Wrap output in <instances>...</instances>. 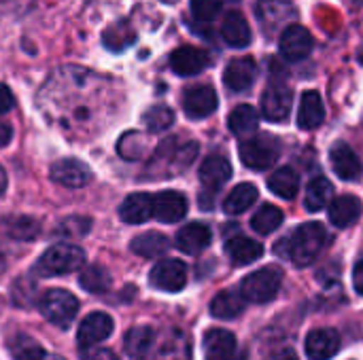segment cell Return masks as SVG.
I'll list each match as a JSON object with an SVG mask.
<instances>
[{
    "instance_id": "6da1fadb",
    "label": "cell",
    "mask_w": 363,
    "mask_h": 360,
    "mask_svg": "<svg viewBox=\"0 0 363 360\" xmlns=\"http://www.w3.org/2000/svg\"><path fill=\"white\" fill-rule=\"evenodd\" d=\"M104 79L87 68H60L38 93V108L47 123L66 136L87 140L98 119V95Z\"/></svg>"
},
{
    "instance_id": "7a4b0ae2",
    "label": "cell",
    "mask_w": 363,
    "mask_h": 360,
    "mask_svg": "<svg viewBox=\"0 0 363 360\" xmlns=\"http://www.w3.org/2000/svg\"><path fill=\"white\" fill-rule=\"evenodd\" d=\"M328 244V231L321 223L300 225L287 240L277 244V252L296 263L298 267L311 265Z\"/></svg>"
},
{
    "instance_id": "3957f363",
    "label": "cell",
    "mask_w": 363,
    "mask_h": 360,
    "mask_svg": "<svg viewBox=\"0 0 363 360\" xmlns=\"http://www.w3.org/2000/svg\"><path fill=\"white\" fill-rule=\"evenodd\" d=\"M85 263V252L74 244H55L43 252V257L34 265V274L40 278L66 276L81 269Z\"/></svg>"
},
{
    "instance_id": "277c9868",
    "label": "cell",
    "mask_w": 363,
    "mask_h": 360,
    "mask_svg": "<svg viewBox=\"0 0 363 360\" xmlns=\"http://www.w3.org/2000/svg\"><path fill=\"white\" fill-rule=\"evenodd\" d=\"M240 161L251 170H268L281 155V144L272 134H257L238 144Z\"/></svg>"
},
{
    "instance_id": "5b68a950",
    "label": "cell",
    "mask_w": 363,
    "mask_h": 360,
    "mask_svg": "<svg viewBox=\"0 0 363 360\" xmlns=\"http://www.w3.org/2000/svg\"><path fill=\"white\" fill-rule=\"evenodd\" d=\"M283 274L277 267H262L240 282V295L251 303H268L281 291Z\"/></svg>"
},
{
    "instance_id": "8992f818",
    "label": "cell",
    "mask_w": 363,
    "mask_h": 360,
    "mask_svg": "<svg viewBox=\"0 0 363 360\" xmlns=\"http://www.w3.org/2000/svg\"><path fill=\"white\" fill-rule=\"evenodd\" d=\"M40 314L55 327L60 329H68L79 312V301L74 299V295H70L68 291L62 289H51L47 291L40 301H38Z\"/></svg>"
},
{
    "instance_id": "52a82bcc",
    "label": "cell",
    "mask_w": 363,
    "mask_h": 360,
    "mask_svg": "<svg viewBox=\"0 0 363 360\" xmlns=\"http://www.w3.org/2000/svg\"><path fill=\"white\" fill-rule=\"evenodd\" d=\"M149 282L153 289L164 291V293H179L185 289L187 284V267L183 261L179 259H164L160 261L151 274H149Z\"/></svg>"
},
{
    "instance_id": "ba28073f",
    "label": "cell",
    "mask_w": 363,
    "mask_h": 360,
    "mask_svg": "<svg viewBox=\"0 0 363 360\" xmlns=\"http://www.w3.org/2000/svg\"><path fill=\"white\" fill-rule=\"evenodd\" d=\"M279 49L283 53L285 59L289 62H302L311 55L313 51V36L311 32L300 25V23H291L283 30L281 40H279Z\"/></svg>"
},
{
    "instance_id": "9c48e42d",
    "label": "cell",
    "mask_w": 363,
    "mask_h": 360,
    "mask_svg": "<svg viewBox=\"0 0 363 360\" xmlns=\"http://www.w3.org/2000/svg\"><path fill=\"white\" fill-rule=\"evenodd\" d=\"M217 91L208 85L189 87L183 93V110L189 119H206L217 110Z\"/></svg>"
},
{
    "instance_id": "30bf717a",
    "label": "cell",
    "mask_w": 363,
    "mask_h": 360,
    "mask_svg": "<svg viewBox=\"0 0 363 360\" xmlns=\"http://www.w3.org/2000/svg\"><path fill=\"white\" fill-rule=\"evenodd\" d=\"M294 106V93L285 85H272L262 95V115L264 119L279 123L285 121Z\"/></svg>"
},
{
    "instance_id": "8fae6325",
    "label": "cell",
    "mask_w": 363,
    "mask_h": 360,
    "mask_svg": "<svg viewBox=\"0 0 363 360\" xmlns=\"http://www.w3.org/2000/svg\"><path fill=\"white\" fill-rule=\"evenodd\" d=\"M49 176L53 182L68 187V189H81L91 180L89 168L79 159H60L49 168Z\"/></svg>"
},
{
    "instance_id": "7c38bea8",
    "label": "cell",
    "mask_w": 363,
    "mask_h": 360,
    "mask_svg": "<svg viewBox=\"0 0 363 360\" xmlns=\"http://www.w3.org/2000/svg\"><path fill=\"white\" fill-rule=\"evenodd\" d=\"M206 360H245L238 352V342L234 333L225 329H211L204 335Z\"/></svg>"
},
{
    "instance_id": "4fadbf2b",
    "label": "cell",
    "mask_w": 363,
    "mask_h": 360,
    "mask_svg": "<svg viewBox=\"0 0 363 360\" xmlns=\"http://www.w3.org/2000/svg\"><path fill=\"white\" fill-rule=\"evenodd\" d=\"M187 214V199L179 191H162L153 195V219L172 225L183 221Z\"/></svg>"
},
{
    "instance_id": "5bb4252c",
    "label": "cell",
    "mask_w": 363,
    "mask_h": 360,
    "mask_svg": "<svg viewBox=\"0 0 363 360\" xmlns=\"http://www.w3.org/2000/svg\"><path fill=\"white\" fill-rule=\"evenodd\" d=\"M257 17L266 32H279L296 17V8L289 0H259Z\"/></svg>"
},
{
    "instance_id": "9a60e30c",
    "label": "cell",
    "mask_w": 363,
    "mask_h": 360,
    "mask_svg": "<svg viewBox=\"0 0 363 360\" xmlns=\"http://www.w3.org/2000/svg\"><path fill=\"white\" fill-rule=\"evenodd\" d=\"M206 66H208V55H206V51H202L198 47L183 45V47H179V49H174L170 53V68L179 76L200 74Z\"/></svg>"
},
{
    "instance_id": "2e32d148",
    "label": "cell",
    "mask_w": 363,
    "mask_h": 360,
    "mask_svg": "<svg viewBox=\"0 0 363 360\" xmlns=\"http://www.w3.org/2000/svg\"><path fill=\"white\" fill-rule=\"evenodd\" d=\"M113 318L104 312H91L79 327L77 333V342L83 348L96 346L100 342H104L111 333H113Z\"/></svg>"
},
{
    "instance_id": "e0dca14e",
    "label": "cell",
    "mask_w": 363,
    "mask_h": 360,
    "mask_svg": "<svg viewBox=\"0 0 363 360\" xmlns=\"http://www.w3.org/2000/svg\"><path fill=\"white\" fill-rule=\"evenodd\" d=\"M255 76H257V64L253 62V57H234L225 66L223 83L232 91L240 93V91H245V89H249L253 85Z\"/></svg>"
},
{
    "instance_id": "ac0fdd59",
    "label": "cell",
    "mask_w": 363,
    "mask_h": 360,
    "mask_svg": "<svg viewBox=\"0 0 363 360\" xmlns=\"http://www.w3.org/2000/svg\"><path fill=\"white\" fill-rule=\"evenodd\" d=\"M340 350V335L334 329H315L306 337V356L311 360L334 359Z\"/></svg>"
},
{
    "instance_id": "d6986e66",
    "label": "cell",
    "mask_w": 363,
    "mask_h": 360,
    "mask_svg": "<svg viewBox=\"0 0 363 360\" xmlns=\"http://www.w3.org/2000/svg\"><path fill=\"white\" fill-rule=\"evenodd\" d=\"M213 242L211 227L204 223H189L177 233V248L185 255H200Z\"/></svg>"
},
{
    "instance_id": "ffe728a7",
    "label": "cell",
    "mask_w": 363,
    "mask_h": 360,
    "mask_svg": "<svg viewBox=\"0 0 363 360\" xmlns=\"http://www.w3.org/2000/svg\"><path fill=\"white\" fill-rule=\"evenodd\" d=\"M330 159H332V168L338 174V178H342V180L359 178V174H362L359 157L347 142H336L330 151Z\"/></svg>"
},
{
    "instance_id": "44dd1931",
    "label": "cell",
    "mask_w": 363,
    "mask_h": 360,
    "mask_svg": "<svg viewBox=\"0 0 363 360\" xmlns=\"http://www.w3.org/2000/svg\"><path fill=\"white\" fill-rule=\"evenodd\" d=\"M119 216L128 225H143L153 216V195L149 193H132L123 199L119 208Z\"/></svg>"
},
{
    "instance_id": "7402d4cb",
    "label": "cell",
    "mask_w": 363,
    "mask_h": 360,
    "mask_svg": "<svg viewBox=\"0 0 363 360\" xmlns=\"http://www.w3.org/2000/svg\"><path fill=\"white\" fill-rule=\"evenodd\" d=\"M232 176V166L225 157L221 155H211L204 159V163L200 166V180L202 185L211 191H219Z\"/></svg>"
},
{
    "instance_id": "603a6c76",
    "label": "cell",
    "mask_w": 363,
    "mask_h": 360,
    "mask_svg": "<svg viewBox=\"0 0 363 360\" xmlns=\"http://www.w3.org/2000/svg\"><path fill=\"white\" fill-rule=\"evenodd\" d=\"M362 202L355 195H340L336 199H332L330 204V223H334L336 227L345 229L351 227L359 221L362 216Z\"/></svg>"
},
{
    "instance_id": "cb8c5ba5",
    "label": "cell",
    "mask_w": 363,
    "mask_h": 360,
    "mask_svg": "<svg viewBox=\"0 0 363 360\" xmlns=\"http://www.w3.org/2000/svg\"><path fill=\"white\" fill-rule=\"evenodd\" d=\"M221 36L230 47L245 49L251 42V28H249V21L245 19V15L238 11H230L221 23Z\"/></svg>"
},
{
    "instance_id": "d4e9b609",
    "label": "cell",
    "mask_w": 363,
    "mask_h": 360,
    "mask_svg": "<svg viewBox=\"0 0 363 360\" xmlns=\"http://www.w3.org/2000/svg\"><path fill=\"white\" fill-rule=\"evenodd\" d=\"M325 119V106L317 91H304L298 108V125L302 129H315Z\"/></svg>"
},
{
    "instance_id": "484cf974",
    "label": "cell",
    "mask_w": 363,
    "mask_h": 360,
    "mask_svg": "<svg viewBox=\"0 0 363 360\" xmlns=\"http://www.w3.org/2000/svg\"><path fill=\"white\" fill-rule=\"evenodd\" d=\"M225 252L234 265H251L264 255V246L257 240H251L247 236H236V238L228 240Z\"/></svg>"
},
{
    "instance_id": "4316f807",
    "label": "cell",
    "mask_w": 363,
    "mask_h": 360,
    "mask_svg": "<svg viewBox=\"0 0 363 360\" xmlns=\"http://www.w3.org/2000/svg\"><path fill=\"white\" fill-rule=\"evenodd\" d=\"M143 360H189V342L181 331H172L160 348H151Z\"/></svg>"
},
{
    "instance_id": "83f0119b",
    "label": "cell",
    "mask_w": 363,
    "mask_h": 360,
    "mask_svg": "<svg viewBox=\"0 0 363 360\" xmlns=\"http://www.w3.org/2000/svg\"><path fill=\"white\" fill-rule=\"evenodd\" d=\"M132 252L143 257V259H155V257H162L168 252L170 248V242L164 233H157V231H149V233H143V236H136L130 244Z\"/></svg>"
},
{
    "instance_id": "f1b7e54d",
    "label": "cell",
    "mask_w": 363,
    "mask_h": 360,
    "mask_svg": "<svg viewBox=\"0 0 363 360\" xmlns=\"http://www.w3.org/2000/svg\"><path fill=\"white\" fill-rule=\"evenodd\" d=\"M123 346H125L128 356L143 360L151 352V348L155 346V331L151 327H134V329L128 331V335L123 339Z\"/></svg>"
},
{
    "instance_id": "f546056e",
    "label": "cell",
    "mask_w": 363,
    "mask_h": 360,
    "mask_svg": "<svg viewBox=\"0 0 363 360\" xmlns=\"http://www.w3.org/2000/svg\"><path fill=\"white\" fill-rule=\"evenodd\" d=\"M102 42H104V47H106L108 51H115V53L125 51L130 45L136 42V30H134L132 23L125 21V19H123V21H117V23H113V25H108V28L104 30Z\"/></svg>"
},
{
    "instance_id": "4dcf8cb0",
    "label": "cell",
    "mask_w": 363,
    "mask_h": 360,
    "mask_svg": "<svg viewBox=\"0 0 363 360\" xmlns=\"http://www.w3.org/2000/svg\"><path fill=\"white\" fill-rule=\"evenodd\" d=\"M242 310H245V297L236 291H221L211 303V314L219 320H232L240 316Z\"/></svg>"
},
{
    "instance_id": "1f68e13d",
    "label": "cell",
    "mask_w": 363,
    "mask_h": 360,
    "mask_svg": "<svg viewBox=\"0 0 363 360\" xmlns=\"http://www.w3.org/2000/svg\"><path fill=\"white\" fill-rule=\"evenodd\" d=\"M298 187H300V178L291 168H279L268 178V189L281 199H294L298 195Z\"/></svg>"
},
{
    "instance_id": "d6a6232c",
    "label": "cell",
    "mask_w": 363,
    "mask_h": 360,
    "mask_svg": "<svg viewBox=\"0 0 363 360\" xmlns=\"http://www.w3.org/2000/svg\"><path fill=\"white\" fill-rule=\"evenodd\" d=\"M228 125L236 136H249L259 125V112L251 104H240L230 112Z\"/></svg>"
},
{
    "instance_id": "836d02e7",
    "label": "cell",
    "mask_w": 363,
    "mask_h": 360,
    "mask_svg": "<svg viewBox=\"0 0 363 360\" xmlns=\"http://www.w3.org/2000/svg\"><path fill=\"white\" fill-rule=\"evenodd\" d=\"M255 202H257V189H255V185L242 182V185L234 187L232 193L225 197L223 210H225V214H242V212L249 210Z\"/></svg>"
},
{
    "instance_id": "e575fe53",
    "label": "cell",
    "mask_w": 363,
    "mask_h": 360,
    "mask_svg": "<svg viewBox=\"0 0 363 360\" xmlns=\"http://www.w3.org/2000/svg\"><path fill=\"white\" fill-rule=\"evenodd\" d=\"M332 193H334V187H332V182L328 178L319 176V178L311 180L308 187H306V197H304L306 210L308 212H321L330 204Z\"/></svg>"
},
{
    "instance_id": "d590c367",
    "label": "cell",
    "mask_w": 363,
    "mask_h": 360,
    "mask_svg": "<svg viewBox=\"0 0 363 360\" xmlns=\"http://www.w3.org/2000/svg\"><path fill=\"white\" fill-rule=\"evenodd\" d=\"M79 284L83 291L91 295H102L111 289V274L102 265H89L81 272Z\"/></svg>"
},
{
    "instance_id": "8d00e7d4",
    "label": "cell",
    "mask_w": 363,
    "mask_h": 360,
    "mask_svg": "<svg viewBox=\"0 0 363 360\" xmlns=\"http://www.w3.org/2000/svg\"><path fill=\"white\" fill-rule=\"evenodd\" d=\"M283 212L272 206V204H264L251 219V227L259 233V236H270L272 231H277L283 225Z\"/></svg>"
},
{
    "instance_id": "74e56055",
    "label": "cell",
    "mask_w": 363,
    "mask_h": 360,
    "mask_svg": "<svg viewBox=\"0 0 363 360\" xmlns=\"http://www.w3.org/2000/svg\"><path fill=\"white\" fill-rule=\"evenodd\" d=\"M6 233L17 242H30L40 233V223L32 216H15V219H9Z\"/></svg>"
},
{
    "instance_id": "f35d334b",
    "label": "cell",
    "mask_w": 363,
    "mask_h": 360,
    "mask_svg": "<svg viewBox=\"0 0 363 360\" xmlns=\"http://www.w3.org/2000/svg\"><path fill=\"white\" fill-rule=\"evenodd\" d=\"M11 356L13 360H45V350L36 339L21 333L11 342Z\"/></svg>"
},
{
    "instance_id": "ab89813d",
    "label": "cell",
    "mask_w": 363,
    "mask_h": 360,
    "mask_svg": "<svg viewBox=\"0 0 363 360\" xmlns=\"http://www.w3.org/2000/svg\"><path fill=\"white\" fill-rule=\"evenodd\" d=\"M117 153L128 159V161H134V159H140L145 153H147V140L143 134L138 132H128L119 138L117 142Z\"/></svg>"
},
{
    "instance_id": "60d3db41",
    "label": "cell",
    "mask_w": 363,
    "mask_h": 360,
    "mask_svg": "<svg viewBox=\"0 0 363 360\" xmlns=\"http://www.w3.org/2000/svg\"><path fill=\"white\" fill-rule=\"evenodd\" d=\"M143 121L147 125L149 132L153 134H160V132H166L172 123H174V112L164 106V104H157V106H151L145 115H143Z\"/></svg>"
},
{
    "instance_id": "b9f144b4",
    "label": "cell",
    "mask_w": 363,
    "mask_h": 360,
    "mask_svg": "<svg viewBox=\"0 0 363 360\" xmlns=\"http://www.w3.org/2000/svg\"><path fill=\"white\" fill-rule=\"evenodd\" d=\"M89 229H91V219H87V216H68L57 225L55 236L77 240V238H83Z\"/></svg>"
},
{
    "instance_id": "7bdbcfd3",
    "label": "cell",
    "mask_w": 363,
    "mask_h": 360,
    "mask_svg": "<svg viewBox=\"0 0 363 360\" xmlns=\"http://www.w3.org/2000/svg\"><path fill=\"white\" fill-rule=\"evenodd\" d=\"M223 0H191V13L200 21H213L221 11Z\"/></svg>"
},
{
    "instance_id": "ee69618b",
    "label": "cell",
    "mask_w": 363,
    "mask_h": 360,
    "mask_svg": "<svg viewBox=\"0 0 363 360\" xmlns=\"http://www.w3.org/2000/svg\"><path fill=\"white\" fill-rule=\"evenodd\" d=\"M81 360H119V359H117V354H115V352H111L108 348H94V346H89V348H85V350L81 352Z\"/></svg>"
},
{
    "instance_id": "f6af8a7d",
    "label": "cell",
    "mask_w": 363,
    "mask_h": 360,
    "mask_svg": "<svg viewBox=\"0 0 363 360\" xmlns=\"http://www.w3.org/2000/svg\"><path fill=\"white\" fill-rule=\"evenodd\" d=\"M13 106H15V98H13L11 89H9L6 85L0 83V115H2V112H9Z\"/></svg>"
},
{
    "instance_id": "bcb514c9",
    "label": "cell",
    "mask_w": 363,
    "mask_h": 360,
    "mask_svg": "<svg viewBox=\"0 0 363 360\" xmlns=\"http://www.w3.org/2000/svg\"><path fill=\"white\" fill-rule=\"evenodd\" d=\"M353 286L359 295H363V261H359L353 269Z\"/></svg>"
},
{
    "instance_id": "7dc6e473",
    "label": "cell",
    "mask_w": 363,
    "mask_h": 360,
    "mask_svg": "<svg viewBox=\"0 0 363 360\" xmlns=\"http://www.w3.org/2000/svg\"><path fill=\"white\" fill-rule=\"evenodd\" d=\"M11 138H13V129H11V125L0 121V149H2V146H6V144L11 142Z\"/></svg>"
},
{
    "instance_id": "c3c4849f",
    "label": "cell",
    "mask_w": 363,
    "mask_h": 360,
    "mask_svg": "<svg viewBox=\"0 0 363 360\" xmlns=\"http://www.w3.org/2000/svg\"><path fill=\"white\" fill-rule=\"evenodd\" d=\"M4 187H6V174H4V170L0 166V193L4 191Z\"/></svg>"
},
{
    "instance_id": "681fc988",
    "label": "cell",
    "mask_w": 363,
    "mask_h": 360,
    "mask_svg": "<svg viewBox=\"0 0 363 360\" xmlns=\"http://www.w3.org/2000/svg\"><path fill=\"white\" fill-rule=\"evenodd\" d=\"M277 360H298V356H296V354H291V352H285L281 359H277Z\"/></svg>"
},
{
    "instance_id": "f907efd6",
    "label": "cell",
    "mask_w": 363,
    "mask_h": 360,
    "mask_svg": "<svg viewBox=\"0 0 363 360\" xmlns=\"http://www.w3.org/2000/svg\"><path fill=\"white\" fill-rule=\"evenodd\" d=\"M4 267H6V263H4V257L0 255V276L4 274Z\"/></svg>"
},
{
    "instance_id": "816d5d0a",
    "label": "cell",
    "mask_w": 363,
    "mask_h": 360,
    "mask_svg": "<svg viewBox=\"0 0 363 360\" xmlns=\"http://www.w3.org/2000/svg\"><path fill=\"white\" fill-rule=\"evenodd\" d=\"M162 2H166V4H174V2H179V0H162Z\"/></svg>"
},
{
    "instance_id": "f5cc1de1",
    "label": "cell",
    "mask_w": 363,
    "mask_h": 360,
    "mask_svg": "<svg viewBox=\"0 0 363 360\" xmlns=\"http://www.w3.org/2000/svg\"><path fill=\"white\" fill-rule=\"evenodd\" d=\"M53 360H60V359H53Z\"/></svg>"
}]
</instances>
